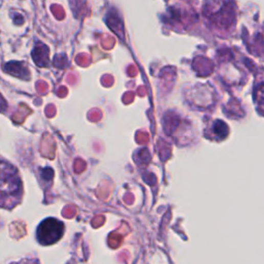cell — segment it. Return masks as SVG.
<instances>
[{"label":"cell","instance_id":"cell-2","mask_svg":"<svg viewBox=\"0 0 264 264\" xmlns=\"http://www.w3.org/2000/svg\"><path fill=\"white\" fill-rule=\"evenodd\" d=\"M64 223L56 218H47L37 227L36 238L42 246H51L61 239L64 234Z\"/></svg>","mask_w":264,"mask_h":264},{"label":"cell","instance_id":"cell-1","mask_svg":"<svg viewBox=\"0 0 264 264\" xmlns=\"http://www.w3.org/2000/svg\"><path fill=\"white\" fill-rule=\"evenodd\" d=\"M23 187L18 169L0 159V208L12 210L21 203Z\"/></svg>","mask_w":264,"mask_h":264}]
</instances>
